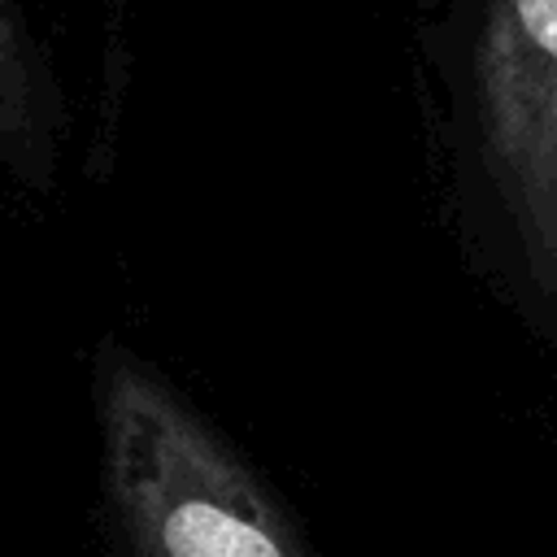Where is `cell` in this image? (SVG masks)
Wrapping results in <instances>:
<instances>
[{
  "instance_id": "6da1fadb",
  "label": "cell",
  "mask_w": 557,
  "mask_h": 557,
  "mask_svg": "<svg viewBox=\"0 0 557 557\" xmlns=\"http://www.w3.org/2000/svg\"><path fill=\"white\" fill-rule=\"evenodd\" d=\"M100 448L131 557H318L257 470L126 352L100 366Z\"/></svg>"
},
{
  "instance_id": "3957f363",
  "label": "cell",
  "mask_w": 557,
  "mask_h": 557,
  "mask_svg": "<svg viewBox=\"0 0 557 557\" xmlns=\"http://www.w3.org/2000/svg\"><path fill=\"white\" fill-rule=\"evenodd\" d=\"M509 22L531 57L557 65V0H509Z\"/></svg>"
},
{
  "instance_id": "7a4b0ae2",
  "label": "cell",
  "mask_w": 557,
  "mask_h": 557,
  "mask_svg": "<svg viewBox=\"0 0 557 557\" xmlns=\"http://www.w3.org/2000/svg\"><path fill=\"white\" fill-rule=\"evenodd\" d=\"M52 148V104L13 0H0V161L26 178H44Z\"/></svg>"
}]
</instances>
